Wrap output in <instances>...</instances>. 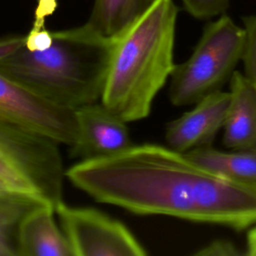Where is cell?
Listing matches in <instances>:
<instances>
[{
  "label": "cell",
  "mask_w": 256,
  "mask_h": 256,
  "mask_svg": "<svg viewBox=\"0 0 256 256\" xmlns=\"http://www.w3.org/2000/svg\"><path fill=\"white\" fill-rule=\"evenodd\" d=\"M67 179L96 201L141 215H167L243 230L256 224V183L235 181L155 144L80 160Z\"/></svg>",
  "instance_id": "1"
},
{
  "label": "cell",
  "mask_w": 256,
  "mask_h": 256,
  "mask_svg": "<svg viewBox=\"0 0 256 256\" xmlns=\"http://www.w3.org/2000/svg\"><path fill=\"white\" fill-rule=\"evenodd\" d=\"M114 39L80 27L52 31L42 49L25 46L24 35L0 38V73L53 105L76 110L99 102Z\"/></svg>",
  "instance_id": "2"
},
{
  "label": "cell",
  "mask_w": 256,
  "mask_h": 256,
  "mask_svg": "<svg viewBox=\"0 0 256 256\" xmlns=\"http://www.w3.org/2000/svg\"><path fill=\"white\" fill-rule=\"evenodd\" d=\"M177 14L173 0H153L114 38L100 102L125 122L149 115L153 99L175 68Z\"/></svg>",
  "instance_id": "3"
},
{
  "label": "cell",
  "mask_w": 256,
  "mask_h": 256,
  "mask_svg": "<svg viewBox=\"0 0 256 256\" xmlns=\"http://www.w3.org/2000/svg\"><path fill=\"white\" fill-rule=\"evenodd\" d=\"M244 43V28L227 15L206 25L191 56L171 73L172 104L190 105L220 91L241 60Z\"/></svg>",
  "instance_id": "4"
},
{
  "label": "cell",
  "mask_w": 256,
  "mask_h": 256,
  "mask_svg": "<svg viewBox=\"0 0 256 256\" xmlns=\"http://www.w3.org/2000/svg\"><path fill=\"white\" fill-rule=\"evenodd\" d=\"M58 143L0 117V174L56 208L65 170Z\"/></svg>",
  "instance_id": "5"
},
{
  "label": "cell",
  "mask_w": 256,
  "mask_h": 256,
  "mask_svg": "<svg viewBox=\"0 0 256 256\" xmlns=\"http://www.w3.org/2000/svg\"><path fill=\"white\" fill-rule=\"evenodd\" d=\"M73 256H143L147 252L118 220L93 208L72 207L61 201L55 208Z\"/></svg>",
  "instance_id": "6"
},
{
  "label": "cell",
  "mask_w": 256,
  "mask_h": 256,
  "mask_svg": "<svg viewBox=\"0 0 256 256\" xmlns=\"http://www.w3.org/2000/svg\"><path fill=\"white\" fill-rule=\"evenodd\" d=\"M0 117L48 137L58 144L71 147L77 140L75 110L53 105L1 73Z\"/></svg>",
  "instance_id": "7"
},
{
  "label": "cell",
  "mask_w": 256,
  "mask_h": 256,
  "mask_svg": "<svg viewBox=\"0 0 256 256\" xmlns=\"http://www.w3.org/2000/svg\"><path fill=\"white\" fill-rule=\"evenodd\" d=\"M78 135L70 154L87 160L117 153L131 145L126 122L101 102L81 106L75 110Z\"/></svg>",
  "instance_id": "8"
},
{
  "label": "cell",
  "mask_w": 256,
  "mask_h": 256,
  "mask_svg": "<svg viewBox=\"0 0 256 256\" xmlns=\"http://www.w3.org/2000/svg\"><path fill=\"white\" fill-rule=\"evenodd\" d=\"M229 104L230 93L221 90L198 101L194 109L167 125L165 137L169 147L186 153L210 146L224 125Z\"/></svg>",
  "instance_id": "9"
},
{
  "label": "cell",
  "mask_w": 256,
  "mask_h": 256,
  "mask_svg": "<svg viewBox=\"0 0 256 256\" xmlns=\"http://www.w3.org/2000/svg\"><path fill=\"white\" fill-rule=\"evenodd\" d=\"M230 104L223 125V143L230 149L256 148V89L248 78L234 71Z\"/></svg>",
  "instance_id": "10"
},
{
  "label": "cell",
  "mask_w": 256,
  "mask_h": 256,
  "mask_svg": "<svg viewBox=\"0 0 256 256\" xmlns=\"http://www.w3.org/2000/svg\"><path fill=\"white\" fill-rule=\"evenodd\" d=\"M54 215L55 208L47 203H41L27 213L18 232L19 256H73Z\"/></svg>",
  "instance_id": "11"
},
{
  "label": "cell",
  "mask_w": 256,
  "mask_h": 256,
  "mask_svg": "<svg viewBox=\"0 0 256 256\" xmlns=\"http://www.w3.org/2000/svg\"><path fill=\"white\" fill-rule=\"evenodd\" d=\"M186 154L195 162L226 178L256 183V148L225 152L204 146L192 149Z\"/></svg>",
  "instance_id": "12"
},
{
  "label": "cell",
  "mask_w": 256,
  "mask_h": 256,
  "mask_svg": "<svg viewBox=\"0 0 256 256\" xmlns=\"http://www.w3.org/2000/svg\"><path fill=\"white\" fill-rule=\"evenodd\" d=\"M153 0H95L86 24L105 38L114 39L151 5Z\"/></svg>",
  "instance_id": "13"
},
{
  "label": "cell",
  "mask_w": 256,
  "mask_h": 256,
  "mask_svg": "<svg viewBox=\"0 0 256 256\" xmlns=\"http://www.w3.org/2000/svg\"><path fill=\"white\" fill-rule=\"evenodd\" d=\"M41 203L46 202L23 191L0 193V256H19L18 232L21 222L29 211Z\"/></svg>",
  "instance_id": "14"
},
{
  "label": "cell",
  "mask_w": 256,
  "mask_h": 256,
  "mask_svg": "<svg viewBox=\"0 0 256 256\" xmlns=\"http://www.w3.org/2000/svg\"><path fill=\"white\" fill-rule=\"evenodd\" d=\"M245 43L241 60L245 76L256 89V15L244 18Z\"/></svg>",
  "instance_id": "15"
},
{
  "label": "cell",
  "mask_w": 256,
  "mask_h": 256,
  "mask_svg": "<svg viewBox=\"0 0 256 256\" xmlns=\"http://www.w3.org/2000/svg\"><path fill=\"white\" fill-rule=\"evenodd\" d=\"M189 14L197 19H208L223 14L230 0H181Z\"/></svg>",
  "instance_id": "16"
},
{
  "label": "cell",
  "mask_w": 256,
  "mask_h": 256,
  "mask_svg": "<svg viewBox=\"0 0 256 256\" xmlns=\"http://www.w3.org/2000/svg\"><path fill=\"white\" fill-rule=\"evenodd\" d=\"M242 254L238 251L237 247L228 240H215L210 242L199 251L195 252V255L199 256H235Z\"/></svg>",
  "instance_id": "17"
},
{
  "label": "cell",
  "mask_w": 256,
  "mask_h": 256,
  "mask_svg": "<svg viewBox=\"0 0 256 256\" xmlns=\"http://www.w3.org/2000/svg\"><path fill=\"white\" fill-rule=\"evenodd\" d=\"M247 251L246 254L256 256V226L253 227L247 234Z\"/></svg>",
  "instance_id": "18"
},
{
  "label": "cell",
  "mask_w": 256,
  "mask_h": 256,
  "mask_svg": "<svg viewBox=\"0 0 256 256\" xmlns=\"http://www.w3.org/2000/svg\"><path fill=\"white\" fill-rule=\"evenodd\" d=\"M15 190L21 191V190L17 189L9 180H7L4 176H2L0 174V193H5V192H10V191H15Z\"/></svg>",
  "instance_id": "19"
}]
</instances>
